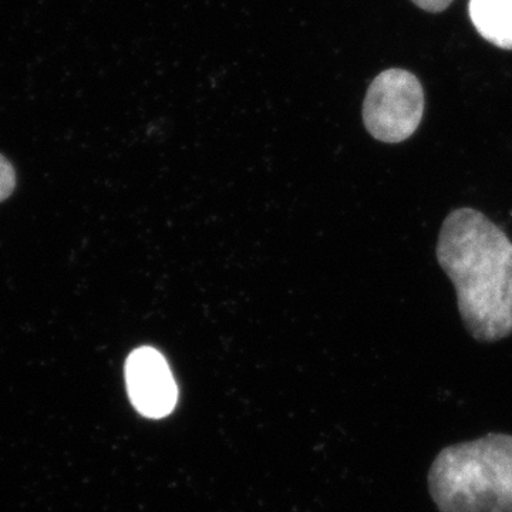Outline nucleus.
I'll use <instances>...</instances> for the list:
<instances>
[{
  "instance_id": "obj_3",
  "label": "nucleus",
  "mask_w": 512,
  "mask_h": 512,
  "mask_svg": "<svg viewBox=\"0 0 512 512\" xmlns=\"http://www.w3.org/2000/svg\"><path fill=\"white\" fill-rule=\"evenodd\" d=\"M424 113V92L413 73L384 70L370 84L363 103V121L376 140L397 144L413 136Z\"/></svg>"
},
{
  "instance_id": "obj_6",
  "label": "nucleus",
  "mask_w": 512,
  "mask_h": 512,
  "mask_svg": "<svg viewBox=\"0 0 512 512\" xmlns=\"http://www.w3.org/2000/svg\"><path fill=\"white\" fill-rule=\"evenodd\" d=\"M16 187V173L8 158L0 154V202L8 200Z\"/></svg>"
},
{
  "instance_id": "obj_2",
  "label": "nucleus",
  "mask_w": 512,
  "mask_h": 512,
  "mask_svg": "<svg viewBox=\"0 0 512 512\" xmlns=\"http://www.w3.org/2000/svg\"><path fill=\"white\" fill-rule=\"evenodd\" d=\"M439 512H512V436L488 433L444 447L427 476Z\"/></svg>"
},
{
  "instance_id": "obj_7",
  "label": "nucleus",
  "mask_w": 512,
  "mask_h": 512,
  "mask_svg": "<svg viewBox=\"0 0 512 512\" xmlns=\"http://www.w3.org/2000/svg\"><path fill=\"white\" fill-rule=\"evenodd\" d=\"M412 2L426 12L439 13L446 10L453 0H412Z\"/></svg>"
},
{
  "instance_id": "obj_5",
  "label": "nucleus",
  "mask_w": 512,
  "mask_h": 512,
  "mask_svg": "<svg viewBox=\"0 0 512 512\" xmlns=\"http://www.w3.org/2000/svg\"><path fill=\"white\" fill-rule=\"evenodd\" d=\"M468 12L485 40L512 50V0H470Z\"/></svg>"
},
{
  "instance_id": "obj_1",
  "label": "nucleus",
  "mask_w": 512,
  "mask_h": 512,
  "mask_svg": "<svg viewBox=\"0 0 512 512\" xmlns=\"http://www.w3.org/2000/svg\"><path fill=\"white\" fill-rule=\"evenodd\" d=\"M437 261L457 292L458 311L477 342L512 335V242L474 208L451 211L441 225Z\"/></svg>"
},
{
  "instance_id": "obj_4",
  "label": "nucleus",
  "mask_w": 512,
  "mask_h": 512,
  "mask_svg": "<svg viewBox=\"0 0 512 512\" xmlns=\"http://www.w3.org/2000/svg\"><path fill=\"white\" fill-rule=\"evenodd\" d=\"M128 396L134 409L148 419H163L173 413L178 387L167 360L158 350L138 348L126 362Z\"/></svg>"
}]
</instances>
